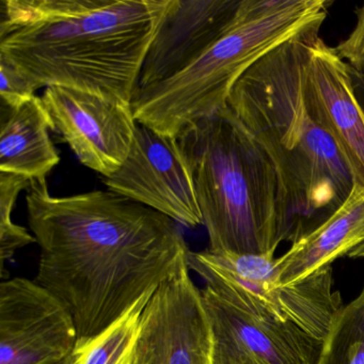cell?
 I'll return each instance as SVG.
<instances>
[{"label": "cell", "instance_id": "cell-20", "mask_svg": "<svg viewBox=\"0 0 364 364\" xmlns=\"http://www.w3.org/2000/svg\"><path fill=\"white\" fill-rule=\"evenodd\" d=\"M355 16L353 31L334 50L351 69L364 74V4L355 10Z\"/></svg>", "mask_w": 364, "mask_h": 364}, {"label": "cell", "instance_id": "cell-11", "mask_svg": "<svg viewBox=\"0 0 364 364\" xmlns=\"http://www.w3.org/2000/svg\"><path fill=\"white\" fill-rule=\"evenodd\" d=\"M213 338V364H317L323 341L295 323L249 312L201 291Z\"/></svg>", "mask_w": 364, "mask_h": 364}, {"label": "cell", "instance_id": "cell-1", "mask_svg": "<svg viewBox=\"0 0 364 364\" xmlns=\"http://www.w3.org/2000/svg\"><path fill=\"white\" fill-rule=\"evenodd\" d=\"M26 204L40 247L35 281L67 306L77 340L109 327L188 259L174 220L112 191L56 197L46 178L33 180Z\"/></svg>", "mask_w": 364, "mask_h": 364}, {"label": "cell", "instance_id": "cell-12", "mask_svg": "<svg viewBox=\"0 0 364 364\" xmlns=\"http://www.w3.org/2000/svg\"><path fill=\"white\" fill-rule=\"evenodd\" d=\"M304 91L315 120L348 165L353 189L364 188V114L353 93L348 65L321 37L311 46Z\"/></svg>", "mask_w": 364, "mask_h": 364}, {"label": "cell", "instance_id": "cell-6", "mask_svg": "<svg viewBox=\"0 0 364 364\" xmlns=\"http://www.w3.org/2000/svg\"><path fill=\"white\" fill-rule=\"evenodd\" d=\"M274 253L189 252L188 266L217 295L262 316L295 323L325 342L343 302L331 266L295 284H281Z\"/></svg>", "mask_w": 364, "mask_h": 364}, {"label": "cell", "instance_id": "cell-17", "mask_svg": "<svg viewBox=\"0 0 364 364\" xmlns=\"http://www.w3.org/2000/svg\"><path fill=\"white\" fill-rule=\"evenodd\" d=\"M317 364H364V285L336 314Z\"/></svg>", "mask_w": 364, "mask_h": 364}, {"label": "cell", "instance_id": "cell-4", "mask_svg": "<svg viewBox=\"0 0 364 364\" xmlns=\"http://www.w3.org/2000/svg\"><path fill=\"white\" fill-rule=\"evenodd\" d=\"M176 139L193 174L208 250L274 255L289 240L278 176L229 106L185 127Z\"/></svg>", "mask_w": 364, "mask_h": 364}, {"label": "cell", "instance_id": "cell-9", "mask_svg": "<svg viewBox=\"0 0 364 364\" xmlns=\"http://www.w3.org/2000/svg\"><path fill=\"white\" fill-rule=\"evenodd\" d=\"M67 306L25 278L0 284V364H65L77 342Z\"/></svg>", "mask_w": 364, "mask_h": 364}, {"label": "cell", "instance_id": "cell-19", "mask_svg": "<svg viewBox=\"0 0 364 364\" xmlns=\"http://www.w3.org/2000/svg\"><path fill=\"white\" fill-rule=\"evenodd\" d=\"M36 87L16 71L5 59L0 58V101L1 108L14 110L25 105L36 95Z\"/></svg>", "mask_w": 364, "mask_h": 364}, {"label": "cell", "instance_id": "cell-15", "mask_svg": "<svg viewBox=\"0 0 364 364\" xmlns=\"http://www.w3.org/2000/svg\"><path fill=\"white\" fill-rule=\"evenodd\" d=\"M55 125L42 97L16 109L1 108L0 172L44 180L60 163L50 137Z\"/></svg>", "mask_w": 364, "mask_h": 364}, {"label": "cell", "instance_id": "cell-14", "mask_svg": "<svg viewBox=\"0 0 364 364\" xmlns=\"http://www.w3.org/2000/svg\"><path fill=\"white\" fill-rule=\"evenodd\" d=\"M364 242V188L353 189L348 199L317 227L293 242L276 259L281 284L301 282L330 267L338 257L348 255Z\"/></svg>", "mask_w": 364, "mask_h": 364}, {"label": "cell", "instance_id": "cell-7", "mask_svg": "<svg viewBox=\"0 0 364 364\" xmlns=\"http://www.w3.org/2000/svg\"><path fill=\"white\" fill-rule=\"evenodd\" d=\"M188 259L155 289L141 317L132 364H213V338Z\"/></svg>", "mask_w": 364, "mask_h": 364}, {"label": "cell", "instance_id": "cell-18", "mask_svg": "<svg viewBox=\"0 0 364 364\" xmlns=\"http://www.w3.org/2000/svg\"><path fill=\"white\" fill-rule=\"evenodd\" d=\"M31 181L16 174L0 172V252L1 265L11 259L18 249L37 242L25 228L12 221V210L21 191L28 189Z\"/></svg>", "mask_w": 364, "mask_h": 364}, {"label": "cell", "instance_id": "cell-21", "mask_svg": "<svg viewBox=\"0 0 364 364\" xmlns=\"http://www.w3.org/2000/svg\"><path fill=\"white\" fill-rule=\"evenodd\" d=\"M348 72L349 74H350L355 100H357L358 104H359L360 108H361L364 114V74L355 71V70L351 69L349 65Z\"/></svg>", "mask_w": 364, "mask_h": 364}, {"label": "cell", "instance_id": "cell-13", "mask_svg": "<svg viewBox=\"0 0 364 364\" xmlns=\"http://www.w3.org/2000/svg\"><path fill=\"white\" fill-rule=\"evenodd\" d=\"M242 0H172L151 43L139 89L166 82L195 63L225 31Z\"/></svg>", "mask_w": 364, "mask_h": 364}, {"label": "cell", "instance_id": "cell-2", "mask_svg": "<svg viewBox=\"0 0 364 364\" xmlns=\"http://www.w3.org/2000/svg\"><path fill=\"white\" fill-rule=\"evenodd\" d=\"M0 3V58L37 90L69 87L132 105L172 0Z\"/></svg>", "mask_w": 364, "mask_h": 364}, {"label": "cell", "instance_id": "cell-10", "mask_svg": "<svg viewBox=\"0 0 364 364\" xmlns=\"http://www.w3.org/2000/svg\"><path fill=\"white\" fill-rule=\"evenodd\" d=\"M107 191L144 204L186 227L202 225L193 174L176 138L138 123L122 167L102 178Z\"/></svg>", "mask_w": 364, "mask_h": 364}, {"label": "cell", "instance_id": "cell-8", "mask_svg": "<svg viewBox=\"0 0 364 364\" xmlns=\"http://www.w3.org/2000/svg\"><path fill=\"white\" fill-rule=\"evenodd\" d=\"M46 104L55 125L80 164L108 178L129 157L138 122L131 104L69 87H48Z\"/></svg>", "mask_w": 364, "mask_h": 364}, {"label": "cell", "instance_id": "cell-16", "mask_svg": "<svg viewBox=\"0 0 364 364\" xmlns=\"http://www.w3.org/2000/svg\"><path fill=\"white\" fill-rule=\"evenodd\" d=\"M154 291L142 296L122 317L103 331L77 340L65 364H132L140 317Z\"/></svg>", "mask_w": 364, "mask_h": 364}, {"label": "cell", "instance_id": "cell-5", "mask_svg": "<svg viewBox=\"0 0 364 364\" xmlns=\"http://www.w3.org/2000/svg\"><path fill=\"white\" fill-rule=\"evenodd\" d=\"M325 0H242L220 37L186 69L139 89L132 102L136 121L166 137L227 106L237 80L268 53L316 25Z\"/></svg>", "mask_w": 364, "mask_h": 364}, {"label": "cell", "instance_id": "cell-3", "mask_svg": "<svg viewBox=\"0 0 364 364\" xmlns=\"http://www.w3.org/2000/svg\"><path fill=\"white\" fill-rule=\"evenodd\" d=\"M321 25L291 38L255 63L234 85L227 105L265 151L277 171L289 240L304 223L329 217L353 191V178L304 91L306 68Z\"/></svg>", "mask_w": 364, "mask_h": 364}, {"label": "cell", "instance_id": "cell-22", "mask_svg": "<svg viewBox=\"0 0 364 364\" xmlns=\"http://www.w3.org/2000/svg\"><path fill=\"white\" fill-rule=\"evenodd\" d=\"M347 257H351V259H364V242L355 247L353 250L348 253Z\"/></svg>", "mask_w": 364, "mask_h": 364}]
</instances>
